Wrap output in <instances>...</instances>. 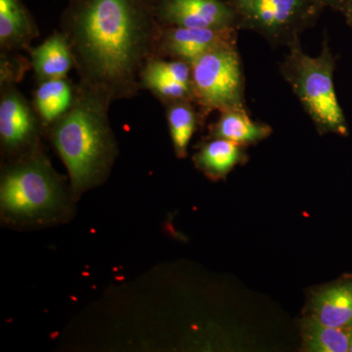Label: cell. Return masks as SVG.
Returning a JSON list of instances; mask_svg holds the SVG:
<instances>
[{"label": "cell", "mask_w": 352, "mask_h": 352, "mask_svg": "<svg viewBox=\"0 0 352 352\" xmlns=\"http://www.w3.org/2000/svg\"><path fill=\"white\" fill-rule=\"evenodd\" d=\"M32 68L38 82L68 76L75 69L68 41L61 31H55L43 43L28 50Z\"/></svg>", "instance_id": "13"}, {"label": "cell", "mask_w": 352, "mask_h": 352, "mask_svg": "<svg viewBox=\"0 0 352 352\" xmlns=\"http://www.w3.org/2000/svg\"><path fill=\"white\" fill-rule=\"evenodd\" d=\"M310 316L332 327L352 329V281L327 285L314 292Z\"/></svg>", "instance_id": "12"}, {"label": "cell", "mask_w": 352, "mask_h": 352, "mask_svg": "<svg viewBox=\"0 0 352 352\" xmlns=\"http://www.w3.org/2000/svg\"><path fill=\"white\" fill-rule=\"evenodd\" d=\"M250 30L273 45L289 46L316 24L323 7L316 0H227Z\"/></svg>", "instance_id": "6"}, {"label": "cell", "mask_w": 352, "mask_h": 352, "mask_svg": "<svg viewBox=\"0 0 352 352\" xmlns=\"http://www.w3.org/2000/svg\"><path fill=\"white\" fill-rule=\"evenodd\" d=\"M302 336L305 351H349V330L326 325L310 315L302 320Z\"/></svg>", "instance_id": "18"}, {"label": "cell", "mask_w": 352, "mask_h": 352, "mask_svg": "<svg viewBox=\"0 0 352 352\" xmlns=\"http://www.w3.org/2000/svg\"><path fill=\"white\" fill-rule=\"evenodd\" d=\"M161 29L156 0H69L60 18L78 85L111 104L138 94Z\"/></svg>", "instance_id": "1"}, {"label": "cell", "mask_w": 352, "mask_h": 352, "mask_svg": "<svg viewBox=\"0 0 352 352\" xmlns=\"http://www.w3.org/2000/svg\"><path fill=\"white\" fill-rule=\"evenodd\" d=\"M289 53L279 69L289 83L317 131L346 136L347 124L338 101L333 85L336 62L327 39L323 41L320 54L307 55L300 41L288 46Z\"/></svg>", "instance_id": "3"}, {"label": "cell", "mask_w": 352, "mask_h": 352, "mask_svg": "<svg viewBox=\"0 0 352 352\" xmlns=\"http://www.w3.org/2000/svg\"><path fill=\"white\" fill-rule=\"evenodd\" d=\"M76 85L68 78L38 82L32 105L45 129H50L73 105Z\"/></svg>", "instance_id": "14"}, {"label": "cell", "mask_w": 352, "mask_h": 352, "mask_svg": "<svg viewBox=\"0 0 352 352\" xmlns=\"http://www.w3.org/2000/svg\"><path fill=\"white\" fill-rule=\"evenodd\" d=\"M111 103L76 83L73 105L50 127L74 191L89 188L105 177L117 155L109 120Z\"/></svg>", "instance_id": "2"}, {"label": "cell", "mask_w": 352, "mask_h": 352, "mask_svg": "<svg viewBox=\"0 0 352 352\" xmlns=\"http://www.w3.org/2000/svg\"><path fill=\"white\" fill-rule=\"evenodd\" d=\"M29 67H32L31 61L19 52H0V83L21 82Z\"/></svg>", "instance_id": "19"}, {"label": "cell", "mask_w": 352, "mask_h": 352, "mask_svg": "<svg viewBox=\"0 0 352 352\" xmlns=\"http://www.w3.org/2000/svg\"><path fill=\"white\" fill-rule=\"evenodd\" d=\"M190 65L194 103L204 119L214 111L247 109L244 72L237 44L208 51Z\"/></svg>", "instance_id": "5"}, {"label": "cell", "mask_w": 352, "mask_h": 352, "mask_svg": "<svg viewBox=\"0 0 352 352\" xmlns=\"http://www.w3.org/2000/svg\"><path fill=\"white\" fill-rule=\"evenodd\" d=\"M43 126L17 83H0V139L9 153H25L38 147V134Z\"/></svg>", "instance_id": "7"}, {"label": "cell", "mask_w": 352, "mask_h": 352, "mask_svg": "<svg viewBox=\"0 0 352 352\" xmlns=\"http://www.w3.org/2000/svg\"><path fill=\"white\" fill-rule=\"evenodd\" d=\"M238 31L162 25L156 57L191 64L208 51L237 44Z\"/></svg>", "instance_id": "9"}, {"label": "cell", "mask_w": 352, "mask_h": 352, "mask_svg": "<svg viewBox=\"0 0 352 352\" xmlns=\"http://www.w3.org/2000/svg\"><path fill=\"white\" fill-rule=\"evenodd\" d=\"M141 89L151 92L163 105L171 102H194L191 65L180 60L153 57L143 67Z\"/></svg>", "instance_id": "10"}, {"label": "cell", "mask_w": 352, "mask_h": 352, "mask_svg": "<svg viewBox=\"0 0 352 352\" xmlns=\"http://www.w3.org/2000/svg\"><path fill=\"white\" fill-rule=\"evenodd\" d=\"M38 36L36 21L21 0H0V52L28 51Z\"/></svg>", "instance_id": "11"}, {"label": "cell", "mask_w": 352, "mask_h": 352, "mask_svg": "<svg viewBox=\"0 0 352 352\" xmlns=\"http://www.w3.org/2000/svg\"><path fill=\"white\" fill-rule=\"evenodd\" d=\"M176 156L183 159L199 122L204 120L200 110L191 100L171 102L164 105Z\"/></svg>", "instance_id": "17"}, {"label": "cell", "mask_w": 352, "mask_h": 352, "mask_svg": "<svg viewBox=\"0 0 352 352\" xmlns=\"http://www.w3.org/2000/svg\"><path fill=\"white\" fill-rule=\"evenodd\" d=\"M324 9H332L333 11H342L349 0H316Z\"/></svg>", "instance_id": "20"}, {"label": "cell", "mask_w": 352, "mask_h": 352, "mask_svg": "<svg viewBox=\"0 0 352 352\" xmlns=\"http://www.w3.org/2000/svg\"><path fill=\"white\" fill-rule=\"evenodd\" d=\"M156 15L162 25L241 30L239 16L227 0H156Z\"/></svg>", "instance_id": "8"}, {"label": "cell", "mask_w": 352, "mask_h": 352, "mask_svg": "<svg viewBox=\"0 0 352 352\" xmlns=\"http://www.w3.org/2000/svg\"><path fill=\"white\" fill-rule=\"evenodd\" d=\"M1 206L7 214L36 217L54 210L61 198V184L38 147L25 153L6 170L1 180Z\"/></svg>", "instance_id": "4"}, {"label": "cell", "mask_w": 352, "mask_h": 352, "mask_svg": "<svg viewBox=\"0 0 352 352\" xmlns=\"http://www.w3.org/2000/svg\"><path fill=\"white\" fill-rule=\"evenodd\" d=\"M340 12L344 14L347 24H349V27H351L352 29V0H349V1L347 2L346 6L342 9Z\"/></svg>", "instance_id": "21"}, {"label": "cell", "mask_w": 352, "mask_h": 352, "mask_svg": "<svg viewBox=\"0 0 352 352\" xmlns=\"http://www.w3.org/2000/svg\"><path fill=\"white\" fill-rule=\"evenodd\" d=\"M210 127V138H221L240 145L256 144L270 136L272 129L263 122H254L247 109H234L219 113Z\"/></svg>", "instance_id": "15"}, {"label": "cell", "mask_w": 352, "mask_h": 352, "mask_svg": "<svg viewBox=\"0 0 352 352\" xmlns=\"http://www.w3.org/2000/svg\"><path fill=\"white\" fill-rule=\"evenodd\" d=\"M245 146L221 138H212L201 146L194 164L208 177L221 179L238 164L247 161Z\"/></svg>", "instance_id": "16"}, {"label": "cell", "mask_w": 352, "mask_h": 352, "mask_svg": "<svg viewBox=\"0 0 352 352\" xmlns=\"http://www.w3.org/2000/svg\"><path fill=\"white\" fill-rule=\"evenodd\" d=\"M349 351L352 352V329L349 330Z\"/></svg>", "instance_id": "22"}]
</instances>
